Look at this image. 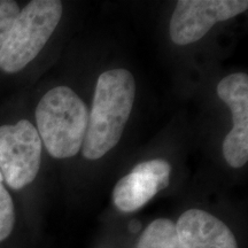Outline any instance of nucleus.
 Instances as JSON below:
<instances>
[{
    "mask_svg": "<svg viewBox=\"0 0 248 248\" xmlns=\"http://www.w3.org/2000/svg\"><path fill=\"white\" fill-rule=\"evenodd\" d=\"M135 95V78L129 70L119 68L99 76L82 146L84 157L99 160L116 146L131 114Z\"/></svg>",
    "mask_w": 248,
    "mask_h": 248,
    "instance_id": "1",
    "label": "nucleus"
},
{
    "mask_svg": "<svg viewBox=\"0 0 248 248\" xmlns=\"http://www.w3.org/2000/svg\"><path fill=\"white\" fill-rule=\"evenodd\" d=\"M88 122V108L68 86L49 90L36 108V129L48 154L55 159H68L78 153Z\"/></svg>",
    "mask_w": 248,
    "mask_h": 248,
    "instance_id": "2",
    "label": "nucleus"
},
{
    "mask_svg": "<svg viewBox=\"0 0 248 248\" xmlns=\"http://www.w3.org/2000/svg\"><path fill=\"white\" fill-rule=\"evenodd\" d=\"M62 16L58 0H33L21 9L0 49V69L22 70L42 51Z\"/></svg>",
    "mask_w": 248,
    "mask_h": 248,
    "instance_id": "3",
    "label": "nucleus"
},
{
    "mask_svg": "<svg viewBox=\"0 0 248 248\" xmlns=\"http://www.w3.org/2000/svg\"><path fill=\"white\" fill-rule=\"evenodd\" d=\"M42 144L36 126L29 121L0 126V172L9 187L21 190L35 181Z\"/></svg>",
    "mask_w": 248,
    "mask_h": 248,
    "instance_id": "4",
    "label": "nucleus"
},
{
    "mask_svg": "<svg viewBox=\"0 0 248 248\" xmlns=\"http://www.w3.org/2000/svg\"><path fill=\"white\" fill-rule=\"evenodd\" d=\"M247 8L246 0H181L170 20V38L177 45L192 44L214 24L230 20Z\"/></svg>",
    "mask_w": 248,
    "mask_h": 248,
    "instance_id": "5",
    "label": "nucleus"
},
{
    "mask_svg": "<svg viewBox=\"0 0 248 248\" xmlns=\"http://www.w3.org/2000/svg\"><path fill=\"white\" fill-rule=\"evenodd\" d=\"M219 99L230 107L233 126L223 141V155L232 168H241L248 160V76L234 73L217 85Z\"/></svg>",
    "mask_w": 248,
    "mask_h": 248,
    "instance_id": "6",
    "label": "nucleus"
},
{
    "mask_svg": "<svg viewBox=\"0 0 248 248\" xmlns=\"http://www.w3.org/2000/svg\"><path fill=\"white\" fill-rule=\"evenodd\" d=\"M171 167L166 160L138 163L131 172L121 178L113 191V202L123 213H133L144 207L169 185Z\"/></svg>",
    "mask_w": 248,
    "mask_h": 248,
    "instance_id": "7",
    "label": "nucleus"
},
{
    "mask_svg": "<svg viewBox=\"0 0 248 248\" xmlns=\"http://www.w3.org/2000/svg\"><path fill=\"white\" fill-rule=\"evenodd\" d=\"M175 225L182 248H238L228 225L204 210H186Z\"/></svg>",
    "mask_w": 248,
    "mask_h": 248,
    "instance_id": "8",
    "label": "nucleus"
},
{
    "mask_svg": "<svg viewBox=\"0 0 248 248\" xmlns=\"http://www.w3.org/2000/svg\"><path fill=\"white\" fill-rule=\"evenodd\" d=\"M136 248H182L176 225L168 218H157L145 229Z\"/></svg>",
    "mask_w": 248,
    "mask_h": 248,
    "instance_id": "9",
    "label": "nucleus"
},
{
    "mask_svg": "<svg viewBox=\"0 0 248 248\" xmlns=\"http://www.w3.org/2000/svg\"><path fill=\"white\" fill-rule=\"evenodd\" d=\"M15 224L14 203L11 194L4 186V177L0 172V241L7 239Z\"/></svg>",
    "mask_w": 248,
    "mask_h": 248,
    "instance_id": "10",
    "label": "nucleus"
},
{
    "mask_svg": "<svg viewBox=\"0 0 248 248\" xmlns=\"http://www.w3.org/2000/svg\"><path fill=\"white\" fill-rule=\"evenodd\" d=\"M20 11L16 1L0 0V49Z\"/></svg>",
    "mask_w": 248,
    "mask_h": 248,
    "instance_id": "11",
    "label": "nucleus"
}]
</instances>
